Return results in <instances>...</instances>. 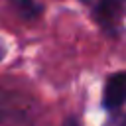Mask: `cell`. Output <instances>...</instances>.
<instances>
[{"label":"cell","instance_id":"obj_1","mask_svg":"<svg viewBox=\"0 0 126 126\" xmlns=\"http://www.w3.org/2000/svg\"><path fill=\"white\" fill-rule=\"evenodd\" d=\"M94 18L108 33H118L124 22V0H100L96 4Z\"/></svg>","mask_w":126,"mask_h":126},{"label":"cell","instance_id":"obj_2","mask_svg":"<svg viewBox=\"0 0 126 126\" xmlns=\"http://www.w3.org/2000/svg\"><path fill=\"white\" fill-rule=\"evenodd\" d=\"M30 118L28 108H24L16 96L0 89V126H14Z\"/></svg>","mask_w":126,"mask_h":126},{"label":"cell","instance_id":"obj_3","mask_svg":"<svg viewBox=\"0 0 126 126\" xmlns=\"http://www.w3.org/2000/svg\"><path fill=\"white\" fill-rule=\"evenodd\" d=\"M124 94H126V79H124V73L110 75L108 81H106V85H104V91H102L104 106L110 108V110L118 108L124 102Z\"/></svg>","mask_w":126,"mask_h":126},{"label":"cell","instance_id":"obj_4","mask_svg":"<svg viewBox=\"0 0 126 126\" xmlns=\"http://www.w3.org/2000/svg\"><path fill=\"white\" fill-rule=\"evenodd\" d=\"M12 4H14V8L20 12V14H24V16H35V14H39V6L33 2V0H12Z\"/></svg>","mask_w":126,"mask_h":126},{"label":"cell","instance_id":"obj_5","mask_svg":"<svg viewBox=\"0 0 126 126\" xmlns=\"http://www.w3.org/2000/svg\"><path fill=\"white\" fill-rule=\"evenodd\" d=\"M65 126H77V122H75V120H67V122H65Z\"/></svg>","mask_w":126,"mask_h":126},{"label":"cell","instance_id":"obj_6","mask_svg":"<svg viewBox=\"0 0 126 126\" xmlns=\"http://www.w3.org/2000/svg\"><path fill=\"white\" fill-rule=\"evenodd\" d=\"M0 47H2V45H0ZM2 55H4V51H2V49H0V57H2Z\"/></svg>","mask_w":126,"mask_h":126}]
</instances>
